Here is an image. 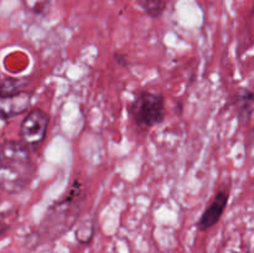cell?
Listing matches in <instances>:
<instances>
[{
    "mask_svg": "<svg viewBox=\"0 0 254 253\" xmlns=\"http://www.w3.org/2000/svg\"><path fill=\"white\" fill-rule=\"evenodd\" d=\"M49 122L50 117L44 109H32L20 126V141L29 149L39 148L46 138Z\"/></svg>",
    "mask_w": 254,
    "mask_h": 253,
    "instance_id": "obj_3",
    "label": "cell"
},
{
    "mask_svg": "<svg viewBox=\"0 0 254 253\" xmlns=\"http://www.w3.org/2000/svg\"><path fill=\"white\" fill-rule=\"evenodd\" d=\"M22 2L34 14H45L50 5V0H22Z\"/></svg>",
    "mask_w": 254,
    "mask_h": 253,
    "instance_id": "obj_9",
    "label": "cell"
},
{
    "mask_svg": "<svg viewBox=\"0 0 254 253\" xmlns=\"http://www.w3.org/2000/svg\"><path fill=\"white\" fill-rule=\"evenodd\" d=\"M26 84V79L22 78L7 77V78L1 79V83H0V96H10V94L21 92L22 87H25Z\"/></svg>",
    "mask_w": 254,
    "mask_h": 253,
    "instance_id": "obj_7",
    "label": "cell"
},
{
    "mask_svg": "<svg viewBox=\"0 0 254 253\" xmlns=\"http://www.w3.org/2000/svg\"><path fill=\"white\" fill-rule=\"evenodd\" d=\"M134 1L145 14L151 17L160 16L166 6L164 0H134Z\"/></svg>",
    "mask_w": 254,
    "mask_h": 253,
    "instance_id": "obj_6",
    "label": "cell"
},
{
    "mask_svg": "<svg viewBox=\"0 0 254 253\" xmlns=\"http://www.w3.org/2000/svg\"><path fill=\"white\" fill-rule=\"evenodd\" d=\"M10 230V226L6 225L5 222H1L0 221V237H2V236H5L7 233V231Z\"/></svg>",
    "mask_w": 254,
    "mask_h": 253,
    "instance_id": "obj_10",
    "label": "cell"
},
{
    "mask_svg": "<svg viewBox=\"0 0 254 253\" xmlns=\"http://www.w3.org/2000/svg\"><path fill=\"white\" fill-rule=\"evenodd\" d=\"M31 104V94L26 91L17 92L10 96H0V118L11 119L24 114Z\"/></svg>",
    "mask_w": 254,
    "mask_h": 253,
    "instance_id": "obj_5",
    "label": "cell"
},
{
    "mask_svg": "<svg viewBox=\"0 0 254 253\" xmlns=\"http://www.w3.org/2000/svg\"><path fill=\"white\" fill-rule=\"evenodd\" d=\"M129 113L136 126L151 128L165 119V98L155 92H139L129 106Z\"/></svg>",
    "mask_w": 254,
    "mask_h": 253,
    "instance_id": "obj_2",
    "label": "cell"
},
{
    "mask_svg": "<svg viewBox=\"0 0 254 253\" xmlns=\"http://www.w3.org/2000/svg\"><path fill=\"white\" fill-rule=\"evenodd\" d=\"M1 79H2V78H1V76H0V83H1Z\"/></svg>",
    "mask_w": 254,
    "mask_h": 253,
    "instance_id": "obj_11",
    "label": "cell"
},
{
    "mask_svg": "<svg viewBox=\"0 0 254 253\" xmlns=\"http://www.w3.org/2000/svg\"><path fill=\"white\" fill-rule=\"evenodd\" d=\"M36 166L30 149L21 141L6 140L0 144V191L17 193L34 180Z\"/></svg>",
    "mask_w": 254,
    "mask_h": 253,
    "instance_id": "obj_1",
    "label": "cell"
},
{
    "mask_svg": "<svg viewBox=\"0 0 254 253\" xmlns=\"http://www.w3.org/2000/svg\"><path fill=\"white\" fill-rule=\"evenodd\" d=\"M228 200H230L228 191L222 190L216 193V196L212 198L210 205L207 206V208L203 211L202 216L200 217V221L197 223L198 230L207 231L211 227H213L222 217L223 212L226 210V206L228 203Z\"/></svg>",
    "mask_w": 254,
    "mask_h": 253,
    "instance_id": "obj_4",
    "label": "cell"
},
{
    "mask_svg": "<svg viewBox=\"0 0 254 253\" xmlns=\"http://www.w3.org/2000/svg\"><path fill=\"white\" fill-rule=\"evenodd\" d=\"M94 236L93 223H83L76 230V240L82 245H87L92 241Z\"/></svg>",
    "mask_w": 254,
    "mask_h": 253,
    "instance_id": "obj_8",
    "label": "cell"
}]
</instances>
